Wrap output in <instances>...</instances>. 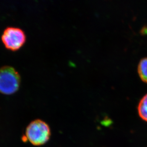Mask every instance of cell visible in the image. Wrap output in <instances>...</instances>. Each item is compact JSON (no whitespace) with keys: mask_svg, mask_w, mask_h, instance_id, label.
I'll return each instance as SVG.
<instances>
[{"mask_svg":"<svg viewBox=\"0 0 147 147\" xmlns=\"http://www.w3.org/2000/svg\"><path fill=\"white\" fill-rule=\"evenodd\" d=\"M21 77L14 68L6 66L0 68V93L11 95L19 89Z\"/></svg>","mask_w":147,"mask_h":147,"instance_id":"cell-2","label":"cell"},{"mask_svg":"<svg viewBox=\"0 0 147 147\" xmlns=\"http://www.w3.org/2000/svg\"><path fill=\"white\" fill-rule=\"evenodd\" d=\"M1 41L6 49L15 51L21 49L26 42V35L22 30L8 27L3 32Z\"/></svg>","mask_w":147,"mask_h":147,"instance_id":"cell-3","label":"cell"},{"mask_svg":"<svg viewBox=\"0 0 147 147\" xmlns=\"http://www.w3.org/2000/svg\"><path fill=\"white\" fill-rule=\"evenodd\" d=\"M27 140L34 146L47 143L51 136L50 127L45 121L36 119L30 123L25 132Z\"/></svg>","mask_w":147,"mask_h":147,"instance_id":"cell-1","label":"cell"},{"mask_svg":"<svg viewBox=\"0 0 147 147\" xmlns=\"http://www.w3.org/2000/svg\"><path fill=\"white\" fill-rule=\"evenodd\" d=\"M138 110L140 118L147 122V94L140 100Z\"/></svg>","mask_w":147,"mask_h":147,"instance_id":"cell-5","label":"cell"},{"mask_svg":"<svg viewBox=\"0 0 147 147\" xmlns=\"http://www.w3.org/2000/svg\"><path fill=\"white\" fill-rule=\"evenodd\" d=\"M138 72L140 79L147 83V57L142 59L139 62Z\"/></svg>","mask_w":147,"mask_h":147,"instance_id":"cell-4","label":"cell"}]
</instances>
